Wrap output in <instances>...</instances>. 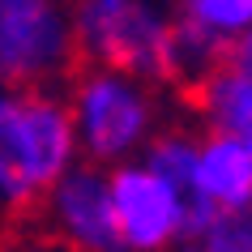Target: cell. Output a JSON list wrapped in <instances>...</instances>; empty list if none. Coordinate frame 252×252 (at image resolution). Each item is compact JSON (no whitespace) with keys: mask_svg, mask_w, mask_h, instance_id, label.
Here are the masks:
<instances>
[{"mask_svg":"<svg viewBox=\"0 0 252 252\" xmlns=\"http://www.w3.org/2000/svg\"><path fill=\"white\" fill-rule=\"evenodd\" d=\"M180 103L201 128H222L252 146V30L180 94Z\"/></svg>","mask_w":252,"mask_h":252,"instance_id":"9","label":"cell"},{"mask_svg":"<svg viewBox=\"0 0 252 252\" xmlns=\"http://www.w3.org/2000/svg\"><path fill=\"white\" fill-rule=\"evenodd\" d=\"M68 30L81 64L124 68L175 90L171 0H68Z\"/></svg>","mask_w":252,"mask_h":252,"instance_id":"3","label":"cell"},{"mask_svg":"<svg viewBox=\"0 0 252 252\" xmlns=\"http://www.w3.org/2000/svg\"><path fill=\"white\" fill-rule=\"evenodd\" d=\"M188 248H201V252H252V205L214 210L192 231Z\"/></svg>","mask_w":252,"mask_h":252,"instance_id":"10","label":"cell"},{"mask_svg":"<svg viewBox=\"0 0 252 252\" xmlns=\"http://www.w3.org/2000/svg\"><path fill=\"white\" fill-rule=\"evenodd\" d=\"M26 231H34L43 244L73 248V252H120L107 167L77 158L43 192Z\"/></svg>","mask_w":252,"mask_h":252,"instance_id":"5","label":"cell"},{"mask_svg":"<svg viewBox=\"0 0 252 252\" xmlns=\"http://www.w3.org/2000/svg\"><path fill=\"white\" fill-rule=\"evenodd\" d=\"M77 133V154L98 167L137 158L146 141L180 111V94L150 77L107 64H73L60 81Z\"/></svg>","mask_w":252,"mask_h":252,"instance_id":"2","label":"cell"},{"mask_svg":"<svg viewBox=\"0 0 252 252\" xmlns=\"http://www.w3.org/2000/svg\"><path fill=\"white\" fill-rule=\"evenodd\" d=\"M73 56L68 0H0V81L43 86L64 81Z\"/></svg>","mask_w":252,"mask_h":252,"instance_id":"4","label":"cell"},{"mask_svg":"<svg viewBox=\"0 0 252 252\" xmlns=\"http://www.w3.org/2000/svg\"><path fill=\"white\" fill-rule=\"evenodd\" d=\"M77 158V133L60 81H0V235L26 231L43 192Z\"/></svg>","mask_w":252,"mask_h":252,"instance_id":"1","label":"cell"},{"mask_svg":"<svg viewBox=\"0 0 252 252\" xmlns=\"http://www.w3.org/2000/svg\"><path fill=\"white\" fill-rule=\"evenodd\" d=\"M239 205H252V146L235 133H222V128H201L197 154H192V171H188L184 248L192 239V231L214 210H239Z\"/></svg>","mask_w":252,"mask_h":252,"instance_id":"8","label":"cell"},{"mask_svg":"<svg viewBox=\"0 0 252 252\" xmlns=\"http://www.w3.org/2000/svg\"><path fill=\"white\" fill-rule=\"evenodd\" d=\"M175 13V94L205 77L252 30V0H171Z\"/></svg>","mask_w":252,"mask_h":252,"instance_id":"7","label":"cell"},{"mask_svg":"<svg viewBox=\"0 0 252 252\" xmlns=\"http://www.w3.org/2000/svg\"><path fill=\"white\" fill-rule=\"evenodd\" d=\"M111 214H116L120 252H162L184 248L188 231V201L175 184L150 171L141 158L107 167Z\"/></svg>","mask_w":252,"mask_h":252,"instance_id":"6","label":"cell"}]
</instances>
